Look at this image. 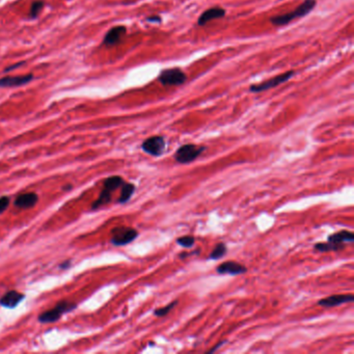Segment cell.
<instances>
[{"label":"cell","instance_id":"cell-27","mask_svg":"<svg viewBox=\"0 0 354 354\" xmlns=\"http://www.w3.org/2000/svg\"><path fill=\"white\" fill-rule=\"evenodd\" d=\"M224 342H220V343H218V344H217L216 346H215V347L214 348H212V349H210V350H209V352H214L217 348H219L220 347V345H222Z\"/></svg>","mask_w":354,"mask_h":354},{"label":"cell","instance_id":"cell-16","mask_svg":"<svg viewBox=\"0 0 354 354\" xmlns=\"http://www.w3.org/2000/svg\"><path fill=\"white\" fill-rule=\"evenodd\" d=\"M125 183L124 179L122 177L119 176H112L107 178L105 181H104V187L103 189H105L109 192H114L115 190H117L118 188H119L122 185Z\"/></svg>","mask_w":354,"mask_h":354},{"label":"cell","instance_id":"cell-25","mask_svg":"<svg viewBox=\"0 0 354 354\" xmlns=\"http://www.w3.org/2000/svg\"><path fill=\"white\" fill-rule=\"evenodd\" d=\"M22 64H24V61H21V62H18V63H15V64H13V66H10V67H7L5 70H4V72H10V71H13V70H15V69H17V68H19L20 66H22Z\"/></svg>","mask_w":354,"mask_h":354},{"label":"cell","instance_id":"cell-5","mask_svg":"<svg viewBox=\"0 0 354 354\" xmlns=\"http://www.w3.org/2000/svg\"><path fill=\"white\" fill-rule=\"evenodd\" d=\"M187 80V76L180 68L163 70L158 76V81L163 85H182Z\"/></svg>","mask_w":354,"mask_h":354},{"label":"cell","instance_id":"cell-14","mask_svg":"<svg viewBox=\"0 0 354 354\" xmlns=\"http://www.w3.org/2000/svg\"><path fill=\"white\" fill-rule=\"evenodd\" d=\"M39 200V197L35 192H27L20 195L15 199V206L21 209H30L35 207Z\"/></svg>","mask_w":354,"mask_h":354},{"label":"cell","instance_id":"cell-17","mask_svg":"<svg viewBox=\"0 0 354 354\" xmlns=\"http://www.w3.org/2000/svg\"><path fill=\"white\" fill-rule=\"evenodd\" d=\"M135 191V185L132 183H124L122 185V191L118 197V204H126L129 199L131 198Z\"/></svg>","mask_w":354,"mask_h":354},{"label":"cell","instance_id":"cell-4","mask_svg":"<svg viewBox=\"0 0 354 354\" xmlns=\"http://www.w3.org/2000/svg\"><path fill=\"white\" fill-rule=\"evenodd\" d=\"M138 236V232L132 228L118 227L112 229L110 242L115 246H124L131 243Z\"/></svg>","mask_w":354,"mask_h":354},{"label":"cell","instance_id":"cell-7","mask_svg":"<svg viewBox=\"0 0 354 354\" xmlns=\"http://www.w3.org/2000/svg\"><path fill=\"white\" fill-rule=\"evenodd\" d=\"M165 146L166 143L163 136L155 135L144 140L141 144V149L144 153H147L151 156L159 157L164 153Z\"/></svg>","mask_w":354,"mask_h":354},{"label":"cell","instance_id":"cell-21","mask_svg":"<svg viewBox=\"0 0 354 354\" xmlns=\"http://www.w3.org/2000/svg\"><path fill=\"white\" fill-rule=\"evenodd\" d=\"M177 304H178V300H175L171 303H168L167 305H165V307L156 309V310H154V315L157 317H164L171 313V311L176 307Z\"/></svg>","mask_w":354,"mask_h":354},{"label":"cell","instance_id":"cell-11","mask_svg":"<svg viewBox=\"0 0 354 354\" xmlns=\"http://www.w3.org/2000/svg\"><path fill=\"white\" fill-rule=\"evenodd\" d=\"M24 298H25V295L23 293L12 290V291L6 292L1 298H0V305L3 308L14 309L16 307H18L19 303L22 302Z\"/></svg>","mask_w":354,"mask_h":354},{"label":"cell","instance_id":"cell-26","mask_svg":"<svg viewBox=\"0 0 354 354\" xmlns=\"http://www.w3.org/2000/svg\"><path fill=\"white\" fill-rule=\"evenodd\" d=\"M70 265H71V262L70 261H66V262H63V264L60 265V268L61 269H66V268L70 267Z\"/></svg>","mask_w":354,"mask_h":354},{"label":"cell","instance_id":"cell-20","mask_svg":"<svg viewBox=\"0 0 354 354\" xmlns=\"http://www.w3.org/2000/svg\"><path fill=\"white\" fill-rule=\"evenodd\" d=\"M45 3L43 0H37V1H34L30 6V12H29V17L31 19H36L38 16L39 15V13L42 12L43 7H44Z\"/></svg>","mask_w":354,"mask_h":354},{"label":"cell","instance_id":"cell-10","mask_svg":"<svg viewBox=\"0 0 354 354\" xmlns=\"http://www.w3.org/2000/svg\"><path fill=\"white\" fill-rule=\"evenodd\" d=\"M353 300H354V297L351 294H349V295H344V294L332 295L329 297H326V298L320 299L318 301V304L320 305V307H323V308H334L343 303L353 302Z\"/></svg>","mask_w":354,"mask_h":354},{"label":"cell","instance_id":"cell-28","mask_svg":"<svg viewBox=\"0 0 354 354\" xmlns=\"http://www.w3.org/2000/svg\"><path fill=\"white\" fill-rule=\"evenodd\" d=\"M71 185H69V186H68V185H67V186H63V190H70L71 189Z\"/></svg>","mask_w":354,"mask_h":354},{"label":"cell","instance_id":"cell-1","mask_svg":"<svg viewBox=\"0 0 354 354\" xmlns=\"http://www.w3.org/2000/svg\"><path fill=\"white\" fill-rule=\"evenodd\" d=\"M317 5L316 0H304L293 12L286 13L283 15H276L270 18V22L275 26H284L286 24L291 23L295 19L305 17L309 15Z\"/></svg>","mask_w":354,"mask_h":354},{"label":"cell","instance_id":"cell-15","mask_svg":"<svg viewBox=\"0 0 354 354\" xmlns=\"http://www.w3.org/2000/svg\"><path fill=\"white\" fill-rule=\"evenodd\" d=\"M354 241V234L350 231H340L334 233L333 235H329L327 238V242L334 243V244H344L345 242H353Z\"/></svg>","mask_w":354,"mask_h":354},{"label":"cell","instance_id":"cell-13","mask_svg":"<svg viewBox=\"0 0 354 354\" xmlns=\"http://www.w3.org/2000/svg\"><path fill=\"white\" fill-rule=\"evenodd\" d=\"M127 32V28L123 25H118V26H115L112 27L107 34L106 36L104 37V39H103V43L104 45L106 46H115L117 45L118 43L120 42V39H122Z\"/></svg>","mask_w":354,"mask_h":354},{"label":"cell","instance_id":"cell-2","mask_svg":"<svg viewBox=\"0 0 354 354\" xmlns=\"http://www.w3.org/2000/svg\"><path fill=\"white\" fill-rule=\"evenodd\" d=\"M206 150V147L193 143L183 144L175 153V159L180 164H188L195 161Z\"/></svg>","mask_w":354,"mask_h":354},{"label":"cell","instance_id":"cell-19","mask_svg":"<svg viewBox=\"0 0 354 354\" xmlns=\"http://www.w3.org/2000/svg\"><path fill=\"white\" fill-rule=\"evenodd\" d=\"M227 252H228V248H227V246H225V244L224 243H218L214 247L213 251L211 252L210 256H209V259L214 260V261L215 260H219V259H221L222 256H224V255L227 254Z\"/></svg>","mask_w":354,"mask_h":354},{"label":"cell","instance_id":"cell-23","mask_svg":"<svg viewBox=\"0 0 354 354\" xmlns=\"http://www.w3.org/2000/svg\"><path fill=\"white\" fill-rule=\"evenodd\" d=\"M10 205V198L7 197H0V214L3 213Z\"/></svg>","mask_w":354,"mask_h":354},{"label":"cell","instance_id":"cell-22","mask_svg":"<svg viewBox=\"0 0 354 354\" xmlns=\"http://www.w3.org/2000/svg\"><path fill=\"white\" fill-rule=\"evenodd\" d=\"M177 243H178L181 246H183V247L189 248V247H192L193 245H195L196 239L193 238L192 236H182V237H179L178 239H177Z\"/></svg>","mask_w":354,"mask_h":354},{"label":"cell","instance_id":"cell-18","mask_svg":"<svg viewBox=\"0 0 354 354\" xmlns=\"http://www.w3.org/2000/svg\"><path fill=\"white\" fill-rule=\"evenodd\" d=\"M345 247L344 244H334V243H331V242H326V243H316L314 245V248L316 251L320 252V253H328V252H336V251H341Z\"/></svg>","mask_w":354,"mask_h":354},{"label":"cell","instance_id":"cell-3","mask_svg":"<svg viewBox=\"0 0 354 354\" xmlns=\"http://www.w3.org/2000/svg\"><path fill=\"white\" fill-rule=\"evenodd\" d=\"M75 308H76L75 303L67 300H62L56 304L53 309L42 313L38 319L39 322H42V323H53V322L58 321L64 313L73 311Z\"/></svg>","mask_w":354,"mask_h":354},{"label":"cell","instance_id":"cell-24","mask_svg":"<svg viewBox=\"0 0 354 354\" xmlns=\"http://www.w3.org/2000/svg\"><path fill=\"white\" fill-rule=\"evenodd\" d=\"M147 21L151 23H161L162 22V19H161V17H159V16H151V17L147 18Z\"/></svg>","mask_w":354,"mask_h":354},{"label":"cell","instance_id":"cell-6","mask_svg":"<svg viewBox=\"0 0 354 354\" xmlns=\"http://www.w3.org/2000/svg\"><path fill=\"white\" fill-rule=\"evenodd\" d=\"M294 74H295L294 71H287L283 74H279L275 77L267 80V81L262 82L260 84H253L251 87H249V92L257 94V93H262L265 91L271 90V88H275L280 84L285 83L286 81H288V80H290L294 76Z\"/></svg>","mask_w":354,"mask_h":354},{"label":"cell","instance_id":"cell-8","mask_svg":"<svg viewBox=\"0 0 354 354\" xmlns=\"http://www.w3.org/2000/svg\"><path fill=\"white\" fill-rule=\"evenodd\" d=\"M216 272L218 275H243L247 272V268L243 265H241L234 261H228L218 265L216 268Z\"/></svg>","mask_w":354,"mask_h":354},{"label":"cell","instance_id":"cell-9","mask_svg":"<svg viewBox=\"0 0 354 354\" xmlns=\"http://www.w3.org/2000/svg\"><path fill=\"white\" fill-rule=\"evenodd\" d=\"M35 76L32 74L22 76H5L0 78V87H15L25 85L34 80Z\"/></svg>","mask_w":354,"mask_h":354},{"label":"cell","instance_id":"cell-12","mask_svg":"<svg viewBox=\"0 0 354 354\" xmlns=\"http://www.w3.org/2000/svg\"><path fill=\"white\" fill-rule=\"evenodd\" d=\"M227 12H225L224 9L219 6H215V7H211L207 11H205L202 15L199 16V18L197 20V25L198 26H205L206 24H208L210 21L215 20V19H220L223 18Z\"/></svg>","mask_w":354,"mask_h":354}]
</instances>
